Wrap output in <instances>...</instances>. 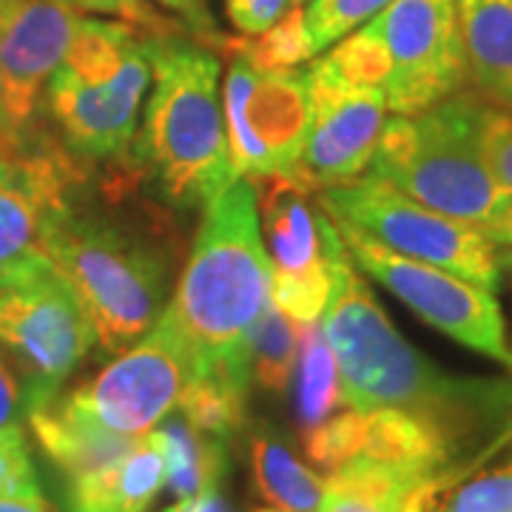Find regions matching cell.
Wrapping results in <instances>:
<instances>
[{"label": "cell", "instance_id": "obj_35", "mask_svg": "<svg viewBox=\"0 0 512 512\" xmlns=\"http://www.w3.org/2000/svg\"><path fill=\"white\" fill-rule=\"evenodd\" d=\"M484 237L493 242L498 251H512V194L504 197V202L493 211V217L481 225Z\"/></svg>", "mask_w": 512, "mask_h": 512}, {"label": "cell", "instance_id": "obj_17", "mask_svg": "<svg viewBox=\"0 0 512 512\" xmlns=\"http://www.w3.org/2000/svg\"><path fill=\"white\" fill-rule=\"evenodd\" d=\"M467 86L512 111V0H456Z\"/></svg>", "mask_w": 512, "mask_h": 512}, {"label": "cell", "instance_id": "obj_15", "mask_svg": "<svg viewBox=\"0 0 512 512\" xmlns=\"http://www.w3.org/2000/svg\"><path fill=\"white\" fill-rule=\"evenodd\" d=\"M308 92L311 128L299 177L322 188L359 180L379 146L387 97L382 89L345 80L325 57L308 69Z\"/></svg>", "mask_w": 512, "mask_h": 512}, {"label": "cell", "instance_id": "obj_12", "mask_svg": "<svg viewBox=\"0 0 512 512\" xmlns=\"http://www.w3.org/2000/svg\"><path fill=\"white\" fill-rule=\"evenodd\" d=\"M222 100L237 177L299 174L311 128L305 69L259 72L245 57L231 55Z\"/></svg>", "mask_w": 512, "mask_h": 512}, {"label": "cell", "instance_id": "obj_42", "mask_svg": "<svg viewBox=\"0 0 512 512\" xmlns=\"http://www.w3.org/2000/svg\"><path fill=\"white\" fill-rule=\"evenodd\" d=\"M293 6H299V3H305V0H291Z\"/></svg>", "mask_w": 512, "mask_h": 512}, {"label": "cell", "instance_id": "obj_3", "mask_svg": "<svg viewBox=\"0 0 512 512\" xmlns=\"http://www.w3.org/2000/svg\"><path fill=\"white\" fill-rule=\"evenodd\" d=\"M151 80L146 123L131 143L137 165L174 205H208L239 180L220 97V63L183 35H148Z\"/></svg>", "mask_w": 512, "mask_h": 512}, {"label": "cell", "instance_id": "obj_21", "mask_svg": "<svg viewBox=\"0 0 512 512\" xmlns=\"http://www.w3.org/2000/svg\"><path fill=\"white\" fill-rule=\"evenodd\" d=\"M291 384L299 439L348 407L345 393H342L339 365H336L328 336L322 330V322L299 325V356H296Z\"/></svg>", "mask_w": 512, "mask_h": 512}, {"label": "cell", "instance_id": "obj_2", "mask_svg": "<svg viewBox=\"0 0 512 512\" xmlns=\"http://www.w3.org/2000/svg\"><path fill=\"white\" fill-rule=\"evenodd\" d=\"M271 302V259L256 191L239 177L205 205L191 256L165 316L197 356V373L251 384V330Z\"/></svg>", "mask_w": 512, "mask_h": 512}, {"label": "cell", "instance_id": "obj_16", "mask_svg": "<svg viewBox=\"0 0 512 512\" xmlns=\"http://www.w3.org/2000/svg\"><path fill=\"white\" fill-rule=\"evenodd\" d=\"M165 484V450L151 430L126 456L69 478V512H146Z\"/></svg>", "mask_w": 512, "mask_h": 512}, {"label": "cell", "instance_id": "obj_24", "mask_svg": "<svg viewBox=\"0 0 512 512\" xmlns=\"http://www.w3.org/2000/svg\"><path fill=\"white\" fill-rule=\"evenodd\" d=\"M296 356H299V325L279 311L274 302H268L251 330V379L271 396L288 393L296 370Z\"/></svg>", "mask_w": 512, "mask_h": 512}, {"label": "cell", "instance_id": "obj_39", "mask_svg": "<svg viewBox=\"0 0 512 512\" xmlns=\"http://www.w3.org/2000/svg\"><path fill=\"white\" fill-rule=\"evenodd\" d=\"M18 3H20V0H0V18H3V15H6L9 9H15Z\"/></svg>", "mask_w": 512, "mask_h": 512}, {"label": "cell", "instance_id": "obj_20", "mask_svg": "<svg viewBox=\"0 0 512 512\" xmlns=\"http://www.w3.org/2000/svg\"><path fill=\"white\" fill-rule=\"evenodd\" d=\"M165 450V484L177 501H191L217 487L228 473V441L217 439L180 416H165L157 427Z\"/></svg>", "mask_w": 512, "mask_h": 512}, {"label": "cell", "instance_id": "obj_31", "mask_svg": "<svg viewBox=\"0 0 512 512\" xmlns=\"http://www.w3.org/2000/svg\"><path fill=\"white\" fill-rule=\"evenodd\" d=\"M288 3L291 0H225V12L237 32L259 35L285 15Z\"/></svg>", "mask_w": 512, "mask_h": 512}, {"label": "cell", "instance_id": "obj_33", "mask_svg": "<svg viewBox=\"0 0 512 512\" xmlns=\"http://www.w3.org/2000/svg\"><path fill=\"white\" fill-rule=\"evenodd\" d=\"M20 416H26L23 384L12 362L6 359V353L0 350V430L20 424Z\"/></svg>", "mask_w": 512, "mask_h": 512}, {"label": "cell", "instance_id": "obj_18", "mask_svg": "<svg viewBox=\"0 0 512 512\" xmlns=\"http://www.w3.org/2000/svg\"><path fill=\"white\" fill-rule=\"evenodd\" d=\"M32 424L37 444L43 453L55 461L66 473V478H77L83 473H94L100 467H109L111 461L123 458L140 439H128L120 433H111L106 427L83 419L80 413L69 410L60 399L32 407L26 413Z\"/></svg>", "mask_w": 512, "mask_h": 512}, {"label": "cell", "instance_id": "obj_34", "mask_svg": "<svg viewBox=\"0 0 512 512\" xmlns=\"http://www.w3.org/2000/svg\"><path fill=\"white\" fill-rule=\"evenodd\" d=\"M319 512H424V507H410V504H387L365 495L342 493V490H330L325 487V498Z\"/></svg>", "mask_w": 512, "mask_h": 512}, {"label": "cell", "instance_id": "obj_25", "mask_svg": "<svg viewBox=\"0 0 512 512\" xmlns=\"http://www.w3.org/2000/svg\"><path fill=\"white\" fill-rule=\"evenodd\" d=\"M424 512H512V453L444 487Z\"/></svg>", "mask_w": 512, "mask_h": 512}, {"label": "cell", "instance_id": "obj_14", "mask_svg": "<svg viewBox=\"0 0 512 512\" xmlns=\"http://www.w3.org/2000/svg\"><path fill=\"white\" fill-rule=\"evenodd\" d=\"M251 183L271 259V302L296 325L319 322L330 296V265L322 211L308 205L313 185L299 174H265Z\"/></svg>", "mask_w": 512, "mask_h": 512}, {"label": "cell", "instance_id": "obj_22", "mask_svg": "<svg viewBox=\"0 0 512 512\" xmlns=\"http://www.w3.org/2000/svg\"><path fill=\"white\" fill-rule=\"evenodd\" d=\"M248 382L222 373H197L180 399V413L205 433L231 441L245 427Z\"/></svg>", "mask_w": 512, "mask_h": 512}, {"label": "cell", "instance_id": "obj_37", "mask_svg": "<svg viewBox=\"0 0 512 512\" xmlns=\"http://www.w3.org/2000/svg\"><path fill=\"white\" fill-rule=\"evenodd\" d=\"M0 512H60L46 493L0 495Z\"/></svg>", "mask_w": 512, "mask_h": 512}, {"label": "cell", "instance_id": "obj_30", "mask_svg": "<svg viewBox=\"0 0 512 512\" xmlns=\"http://www.w3.org/2000/svg\"><path fill=\"white\" fill-rule=\"evenodd\" d=\"M484 154L495 183L512 194V111L490 103L484 120Z\"/></svg>", "mask_w": 512, "mask_h": 512}, {"label": "cell", "instance_id": "obj_6", "mask_svg": "<svg viewBox=\"0 0 512 512\" xmlns=\"http://www.w3.org/2000/svg\"><path fill=\"white\" fill-rule=\"evenodd\" d=\"M151 83L148 35L123 20L80 18L63 63L46 86V114L77 160H120Z\"/></svg>", "mask_w": 512, "mask_h": 512}, {"label": "cell", "instance_id": "obj_40", "mask_svg": "<svg viewBox=\"0 0 512 512\" xmlns=\"http://www.w3.org/2000/svg\"><path fill=\"white\" fill-rule=\"evenodd\" d=\"M6 168H9V163H6V160H3V157H0V174H3V171H6Z\"/></svg>", "mask_w": 512, "mask_h": 512}, {"label": "cell", "instance_id": "obj_19", "mask_svg": "<svg viewBox=\"0 0 512 512\" xmlns=\"http://www.w3.org/2000/svg\"><path fill=\"white\" fill-rule=\"evenodd\" d=\"M251 481L259 498L256 512H319L325 478L293 453L291 441L268 424L251 433Z\"/></svg>", "mask_w": 512, "mask_h": 512}, {"label": "cell", "instance_id": "obj_38", "mask_svg": "<svg viewBox=\"0 0 512 512\" xmlns=\"http://www.w3.org/2000/svg\"><path fill=\"white\" fill-rule=\"evenodd\" d=\"M498 259H501V271H507L512 276V251H498Z\"/></svg>", "mask_w": 512, "mask_h": 512}, {"label": "cell", "instance_id": "obj_8", "mask_svg": "<svg viewBox=\"0 0 512 512\" xmlns=\"http://www.w3.org/2000/svg\"><path fill=\"white\" fill-rule=\"evenodd\" d=\"M319 208L407 259L444 268L490 291L501 282L498 248L484 237V231L439 214L370 174L328 185L319 194Z\"/></svg>", "mask_w": 512, "mask_h": 512}, {"label": "cell", "instance_id": "obj_28", "mask_svg": "<svg viewBox=\"0 0 512 512\" xmlns=\"http://www.w3.org/2000/svg\"><path fill=\"white\" fill-rule=\"evenodd\" d=\"M43 493L37 481L29 441L23 427L12 424L0 430V495H32Z\"/></svg>", "mask_w": 512, "mask_h": 512}, {"label": "cell", "instance_id": "obj_7", "mask_svg": "<svg viewBox=\"0 0 512 512\" xmlns=\"http://www.w3.org/2000/svg\"><path fill=\"white\" fill-rule=\"evenodd\" d=\"M0 345L20 376L26 413L52 402L97 345L83 305L43 254L0 265Z\"/></svg>", "mask_w": 512, "mask_h": 512}, {"label": "cell", "instance_id": "obj_36", "mask_svg": "<svg viewBox=\"0 0 512 512\" xmlns=\"http://www.w3.org/2000/svg\"><path fill=\"white\" fill-rule=\"evenodd\" d=\"M180 512H234L231 510V501L225 495V487H208L205 493H200L191 501H180Z\"/></svg>", "mask_w": 512, "mask_h": 512}, {"label": "cell", "instance_id": "obj_1", "mask_svg": "<svg viewBox=\"0 0 512 512\" xmlns=\"http://www.w3.org/2000/svg\"><path fill=\"white\" fill-rule=\"evenodd\" d=\"M330 296L322 313L342 393L356 410H402L439 436L464 473L512 447V382L464 379L421 356L356 274L339 228L322 211Z\"/></svg>", "mask_w": 512, "mask_h": 512}, {"label": "cell", "instance_id": "obj_11", "mask_svg": "<svg viewBox=\"0 0 512 512\" xmlns=\"http://www.w3.org/2000/svg\"><path fill=\"white\" fill-rule=\"evenodd\" d=\"M80 26L69 0H20L0 18V157L23 160L55 137L46 126V86Z\"/></svg>", "mask_w": 512, "mask_h": 512}, {"label": "cell", "instance_id": "obj_13", "mask_svg": "<svg viewBox=\"0 0 512 512\" xmlns=\"http://www.w3.org/2000/svg\"><path fill=\"white\" fill-rule=\"evenodd\" d=\"M367 26L390 60L384 83L390 114H419L467 89L456 0H393Z\"/></svg>", "mask_w": 512, "mask_h": 512}, {"label": "cell", "instance_id": "obj_9", "mask_svg": "<svg viewBox=\"0 0 512 512\" xmlns=\"http://www.w3.org/2000/svg\"><path fill=\"white\" fill-rule=\"evenodd\" d=\"M333 225L339 228L353 265H359L382 288L402 299L430 328L512 373V345L495 291L436 265L396 254L348 222L333 220Z\"/></svg>", "mask_w": 512, "mask_h": 512}, {"label": "cell", "instance_id": "obj_5", "mask_svg": "<svg viewBox=\"0 0 512 512\" xmlns=\"http://www.w3.org/2000/svg\"><path fill=\"white\" fill-rule=\"evenodd\" d=\"M40 254L69 282L106 353L131 348L163 316L165 256L106 217L80 214L69 200L43 225Z\"/></svg>", "mask_w": 512, "mask_h": 512}, {"label": "cell", "instance_id": "obj_26", "mask_svg": "<svg viewBox=\"0 0 512 512\" xmlns=\"http://www.w3.org/2000/svg\"><path fill=\"white\" fill-rule=\"evenodd\" d=\"M390 3L393 0H311L305 9V29L311 37L313 55L365 26Z\"/></svg>", "mask_w": 512, "mask_h": 512}, {"label": "cell", "instance_id": "obj_41", "mask_svg": "<svg viewBox=\"0 0 512 512\" xmlns=\"http://www.w3.org/2000/svg\"><path fill=\"white\" fill-rule=\"evenodd\" d=\"M163 512H180V501H177L174 507H168V510H163Z\"/></svg>", "mask_w": 512, "mask_h": 512}, {"label": "cell", "instance_id": "obj_27", "mask_svg": "<svg viewBox=\"0 0 512 512\" xmlns=\"http://www.w3.org/2000/svg\"><path fill=\"white\" fill-rule=\"evenodd\" d=\"M325 60L350 83L373 86V89L384 92V83L390 74V60H387L382 40L373 35V29L367 23L359 26L356 32H350L348 40H342Z\"/></svg>", "mask_w": 512, "mask_h": 512}, {"label": "cell", "instance_id": "obj_32", "mask_svg": "<svg viewBox=\"0 0 512 512\" xmlns=\"http://www.w3.org/2000/svg\"><path fill=\"white\" fill-rule=\"evenodd\" d=\"M157 3L183 20L188 35L194 37L200 46H205V49H217L220 46L222 35L214 18H211L208 0H157Z\"/></svg>", "mask_w": 512, "mask_h": 512}, {"label": "cell", "instance_id": "obj_29", "mask_svg": "<svg viewBox=\"0 0 512 512\" xmlns=\"http://www.w3.org/2000/svg\"><path fill=\"white\" fill-rule=\"evenodd\" d=\"M74 9L80 12H97V15H111V18L123 20L128 26H137L140 32L157 37L188 35L183 23L168 20L160 12H154L148 6V0H69Z\"/></svg>", "mask_w": 512, "mask_h": 512}, {"label": "cell", "instance_id": "obj_23", "mask_svg": "<svg viewBox=\"0 0 512 512\" xmlns=\"http://www.w3.org/2000/svg\"><path fill=\"white\" fill-rule=\"evenodd\" d=\"M217 52L245 57L259 72L299 69L302 63H308L313 57L311 37H308V29H305V9H302V3L293 6L291 12H285L271 29H265L259 35H222Z\"/></svg>", "mask_w": 512, "mask_h": 512}, {"label": "cell", "instance_id": "obj_10", "mask_svg": "<svg viewBox=\"0 0 512 512\" xmlns=\"http://www.w3.org/2000/svg\"><path fill=\"white\" fill-rule=\"evenodd\" d=\"M194 376L197 356L163 313L111 365L57 399L111 433L143 439L180 407Z\"/></svg>", "mask_w": 512, "mask_h": 512}, {"label": "cell", "instance_id": "obj_4", "mask_svg": "<svg viewBox=\"0 0 512 512\" xmlns=\"http://www.w3.org/2000/svg\"><path fill=\"white\" fill-rule=\"evenodd\" d=\"M487 109L484 97L461 89L419 114H393L367 174L481 231L507 197L484 154Z\"/></svg>", "mask_w": 512, "mask_h": 512}]
</instances>
